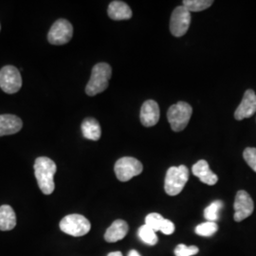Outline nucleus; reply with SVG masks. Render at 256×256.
<instances>
[{
  "mask_svg": "<svg viewBox=\"0 0 256 256\" xmlns=\"http://www.w3.org/2000/svg\"><path fill=\"white\" fill-rule=\"evenodd\" d=\"M57 167L54 162L46 156H39L34 164V174L40 190L45 194L54 191V174Z\"/></svg>",
  "mask_w": 256,
  "mask_h": 256,
  "instance_id": "obj_1",
  "label": "nucleus"
},
{
  "mask_svg": "<svg viewBox=\"0 0 256 256\" xmlns=\"http://www.w3.org/2000/svg\"><path fill=\"white\" fill-rule=\"evenodd\" d=\"M112 74V68L106 63L95 64L92 68L90 79L86 86V93L88 96H95L104 92L108 86V81Z\"/></svg>",
  "mask_w": 256,
  "mask_h": 256,
  "instance_id": "obj_2",
  "label": "nucleus"
},
{
  "mask_svg": "<svg viewBox=\"0 0 256 256\" xmlns=\"http://www.w3.org/2000/svg\"><path fill=\"white\" fill-rule=\"evenodd\" d=\"M189 180V169L185 165L172 166L168 169L165 176V192L169 196H178L182 191Z\"/></svg>",
  "mask_w": 256,
  "mask_h": 256,
  "instance_id": "obj_3",
  "label": "nucleus"
},
{
  "mask_svg": "<svg viewBox=\"0 0 256 256\" xmlns=\"http://www.w3.org/2000/svg\"><path fill=\"white\" fill-rule=\"evenodd\" d=\"M192 106L185 102H178L170 106L167 112V119L174 132H180L185 129L191 119Z\"/></svg>",
  "mask_w": 256,
  "mask_h": 256,
  "instance_id": "obj_4",
  "label": "nucleus"
},
{
  "mask_svg": "<svg viewBox=\"0 0 256 256\" xmlns=\"http://www.w3.org/2000/svg\"><path fill=\"white\" fill-rule=\"evenodd\" d=\"M59 226L63 232L75 238L86 236L92 229V224L88 220L77 214L64 216Z\"/></svg>",
  "mask_w": 256,
  "mask_h": 256,
  "instance_id": "obj_5",
  "label": "nucleus"
},
{
  "mask_svg": "<svg viewBox=\"0 0 256 256\" xmlns=\"http://www.w3.org/2000/svg\"><path fill=\"white\" fill-rule=\"evenodd\" d=\"M142 164L137 158L132 156H124L117 160L114 166V171L120 182H126L134 176L142 174Z\"/></svg>",
  "mask_w": 256,
  "mask_h": 256,
  "instance_id": "obj_6",
  "label": "nucleus"
},
{
  "mask_svg": "<svg viewBox=\"0 0 256 256\" xmlns=\"http://www.w3.org/2000/svg\"><path fill=\"white\" fill-rule=\"evenodd\" d=\"M74 36V27L66 19H58L52 26L48 40L52 45H64L70 41Z\"/></svg>",
  "mask_w": 256,
  "mask_h": 256,
  "instance_id": "obj_7",
  "label": "nucleus"
},
{
  "mask_svg": "<svg viewBox=\"0 0 256 256\" xmlns=\"http://www.w3.org/2000/svg\"><path fill=\"white\" fill-rule=\"evenodd\" d=\"M22 86V77L14 66H5L0 70V88L8 94H14Z\"/></svg>",
  "mask_w": 256,
  "mask_h": 256,
  "instance_id": "obj_8",
  "label": "nucleus"
},
{
  "mask_svg": "<svg viewBox=\"0 0 256 256\" xmlns=\"http://www.w3.org/2000/svg\"><path fill=\"white\" fill-rule=\"evenodd\" d=\"M191 12L184 6H178L173 10L170 20V30L176 37L183 36L191 24Z\"/></svg>",
  "mask_w": 256,
  "mask_h": 256,
  "instance_id": "obj_9",
  "label": "nucleus"
},
{
  "mask_svg": "<svg viewBox=\"0 0 256 256\" xmlns=\"http://www.w3.org/2000/svg\"><path fill=\"white\" fill-rule=\"evenodd\" d=\"M234 218L236 222L246 220L254 212V205L250 196L246 191H239L236 196L234 204Z\"/></svg>",
  "mask_w": 256,
  "mask_h": 256,
  "instance_id": "obj_10",
  "label": "nucleus"
},
{
  "mask_svg": "<svg viewBox=\"0 0 256 256\" xmlns=\"http://www.w3.org/2000/svg\"><path fill=\"white\" fill-rule=\"evenodd\" d=\"M256 112V94L252 90L245 92L243 99L234 112V118L238 120L252 117Z\"/></svg>",
  "mask_w": 256,
  "mask_h": 256,
  "instance_id": "obj_11",
  "label": "nucleus"
},
{
  "mask_svg": "<svg viewBox=\"0 0 256 256\" xmlns=\"http://www.w3.org/2000/svg\"><path fill=\"white\" fill-rule=\"evenodd\" d=\"M140 122L146 128L154 126L160 120V108L156 101L148 100L144 102L140 108Z\"/></svg>",
  "mask_w": 256,
  "mask_h": 256,
  "instance_id": "obj_12",
  "label": "nucleus"
},
{
  "mask_svg": "<svg viewBox=\"0 0 256 256\" xmlns=\"http://www.w3.org/2000/svg\"><path fill=\"white\" fill-rule=\"evenodd\" d=\"M192 172V174L200 180L202 182L210 185V186L216 184L218 180V176L210 170L208 162L204 160H198L196 164H194Z\"/></svg>",
  "mask_w": 256,
  "mask_h": 256,
  "instance_id": "obj_13",
  "label": "nucleus"
},
{
  "mask_svg": "<svg viewBox=\"0 0 256 256\" xmlns=\"http://www.w3.org/2000/svg\"><path fill=\"white\" fill-rule=\"evenodd\" d=\"M23 126L20 118L10 114L0 115V137L12 135L19 132Z\"/></svg>",
  "mask_w": 256,
  "mask_h": 256,
  "instance_id": "obj_14",
  "label": "nucleus"
},
{
  "mask_svg": "<svg viewBox=\"0 0 256 256\" xmlns=\"http://www.w3.org/2000/svg\"><path fill=\"white\" fill-rule=\"evenodd\" d=\"M128 232V223L124 220H115L104 234V239L108 243H114L126 238Z\"/></svg>",
  "mask_w": 256,
  "mask_h": 256,
  "instance_id": "obj_15",
  "label": "nucleus"
},
{
  "mask_svg": "<svg viewBox=\"0 0 256 256\" xmlns=\"http://www.w3.org/2000/svg\"><path fill=\"white\" fill-rule=\"evenodd\" d=\"M108 14L113 20H128L132 18L130 7L122 1H112L108 6Z\"/></svg>",
  "mask_w": 256,
  "mask_h": 256,
  "instance_id": "obj_16",
  "label": "nucleus"
},
{
  "mask_svg": "<svg viewBox=\"0 0 256 256\" xmlns=\"http://www.w3.org/2000/svg\"><path fill=\"white\" fill-rule=\"evenodd\" d=\"M82 136L90 140H98L102 136V129L100 124L94 118H86L82 122Z\"/></svg>",
  "mask_w": 256,
  "mask_h": 256,
  "instance_id": "obj_17",
  "label": "nucleus"
},
{
  "mask_svg": "<svg viewBox=\"0 0 256 256\" xmlns=\"http://www.w3.org/2000/svg\"><path fill=\"white\" fill-rule=\"evenodd\" d=\"M16 225V216L10 205L0 207V230L6 232L14 229Z\"/></svg>",
  "mask_w": 256,
  "mask_h": 256,
  "instance_id": "obj_18",
  "label": "nucleus"
},
{
  "mask_svg": "<svg viewBox=\"0 0 256 256\" xmlns=\"http://www.w3.org/2000/svg\"><path fill=\"white\" fill-rule=\"evenodd\" d=\"M138 234L140 240L149 246H155L158 243V236L156 234L155 230L149 228L146 224L138 229Z\"/></svg>",
  "mask_w": 256,
  "mask_h": 256,
  "instance_id": "obj_19",
  "label": "nucleus"
},
{
  "mask_svg": "<svg viewBox=\"0 0 256 256\" xmlns=\"http://www.w3.org/2000/svg\"><path fill=\"white\" fill-rule=\"evenodd\" d=\"M214 1L212 0H184L182 6L191 12H202L212 6Z\"/></svg>",
  "mask_w": 256,
  "mask_h": 256,
  "instance_id": "obj_20",
  "label": "nucleus"
},
{
  "mask_svg": "<svg viewBox=\"0 0 256 256\" xmlns=\"http://www.w3.org/2000/svg\"><path fill=\"white\" fill-rule=\"evenodd\" d=\"M223 207V203L220 200H216L210 203V205L204 210L205 218L210 222H216L218 220V214L221 208Z\"/></svg>",
  "mask_w": 256,
  "mask_h": 256,
  "instance_id": "obj_21",
  "label": "nucleus"
},
{
  "mask_svg": "<svg viewBox=\"0 0 256 256\" xmlns=\"http://www.w3.org/2000/svg\"><path fill=\"white\" fill-rule=\"evenodd\" d=\"M218 230V226L216 222L207 221L196 227V234L200 236H212Z\"/></svg>",
  "mask_w": 256,
  "mask_h": 256,
  "instance_id": "obj_22",
  "label": "nucleus"
},
{
  "mask_svg": "<svg viewBox=\"0 0 256 256\" xmlns=\"http://www.w3.org/2000/svg\"><path fill=\"white\" fill-rule=\"evenodd\" d=\"M164 220L165 218H164L162 216H160V214L152 212V214H149L146 218V225L153 230L158 232L160 230Z\"/></svg>",
  "mask_w": 256,
  "mask_h": 256,
  "instance_id": "obj_23",
  "label": "nucleus"
},
{
  "mask_svg": "<svg viewBox=\"0 0 256 256\" xmlns=\"http://www.w3.org/2000/svg\"><path fill=\"white\" fill-rule=\"evenodd\" d=\"M243 158L248 165L256 173V148L248 147L243 153Z\"/></svg>",
  "mask_w": 256,
  "mask_h": 256,
  "instance_id": "obj_24",
  "label": "nucleus"
},
{
  "mask_svg": "<svg viewBox=\"0 0 256 256\" xmlns=\"http://www.w3.org/2000/svg\"><path fill=\"white\" fill-rule=\"evenodd\" d=\"M200 252L198 248L196 246H191L187 247L183 244L178 245L174 248V254L176 256H192Z\"/></svg>",
  "mask_w": 256,
  "mask_h": 256,
  "instance_id": "obj_25",
  "label": "nucleus"
},
{
  "mask_svg": "<svg viewBox=\"0 0 256 256\" xmlns=\"http://www.w3.org/2000/svg\"><path fill=\"white\" fill-rule=\"evenodd\" d=\"M160 232L164 234L167 236H170L174 232V223L169 220H164L162 225V228H160Z\"/></svg>",
  "mask_w": 256,
  "mask_h": 256,
  "instance_id": "obj_26",
  "label": "nucleus"
},
{
  "mask_svg": "<svg viewBox=\"0 0 256 256\" xmlns=\"http://www.w3.org/2000/svg\"><path fill=\"white\" fill-rule=\"evenodd\" d=\"M128 256H140V254L138 252L137 250H130V252L128 254Z\"/></svg>",
  "mask_w": 256,
  "mask_h": 256,
  "instance_id": "obj_27",
  "label": "nucleus"
},
{
  "mask_svg": "<svg viewBox=\"0 0 256 256\" xmlns=\"http://www.w3.org/2000/svg\"><path fill=\"white\" fill-rule=\"evenodd\" d=\"M108 256H122V254L120 252H110Z\"/></svg>",
  "mask_w": 256,
  "mask_h": 256,
  "instance_id": "obj_28",
  "label": "nucleus"
},
{
  "mask_svg": "<svg viewBox=\"0 0 256 256\" xmlns=\"http://www.w3.org/2000/svg\"><path fill=\"white\" fill-rule=\"evenodd\" d=\"M0 30H1V27H0Z\"/></svg>",
  "mask_w": 256,
  "mask_h": 256,
  "instance_id": "obj_29",
  "label": "nucleus"
}]
</instances>
